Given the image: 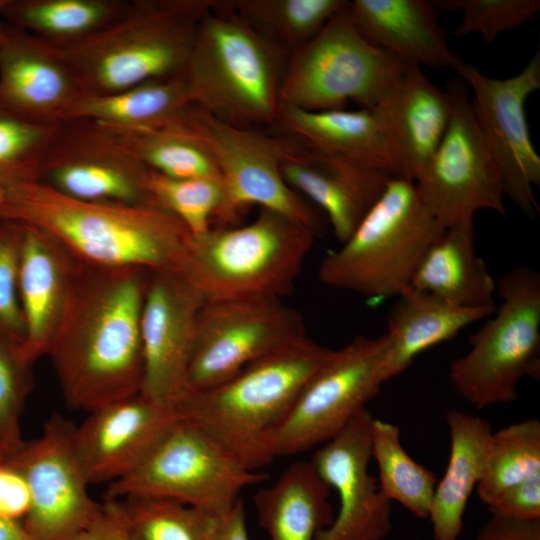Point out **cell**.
Instances as JSON below:
<instances>
[{"instance_id":"8","label":"cell","mask_w":540,"mask_h":540,"mask_svg":"<svg viewBox=\"0 0 540 540\" xmlns=\"http://www.w3.org/2000/svg\"><path fill=\"white\" fill-rule=\"evenodd\" d=\"M496 293L499 306L449 369L455 390L478 410L516 400L523 378L540 377V275L514 268L496 283Z\"/></svg>"},{"instance_id":"16","label":"cell","mask_w":540,"mask_h":540,"mask_svg":"<svg viewBox=\"0 0 540 540\" xmlns=\"http://www.w3.org/2000/svg\"><path fill=\"white\" fill-rule=\"evenodd\" d=\"M457 73L473 89L474 117L504 194L527 217H534L539 211L533 188L540 186V156L530 138L525 103L540 89L539 51L518 74L505 79L489 77L465 61Z\"/></svg>"},{"instance_id":"6","label":"cell","mask_w":540,"mask_h":540,"mask_svg":"<svg viewBox=\"0 0 540 540\" xmlns=\"http://www.w3.org/2000/svg\"><path fill=\"white\" fill-rule=\"evenodd\" d=\"M444 231L414 182L392 177L351 236L324 257L318 278L368 301L398 297L411 287L423 257Z\"/></svg>"},{"instance_id":"3","label":"cell","mask_w":540,"mask_h":540,"mask_svg":"<svg viewBox=\"0 0 540 540\" xmlns=\"http://www.w3.org/2000/svg\"><path fill=\"white\" fill-rule=\"evenodd\" d=\"M213 0H133L98 32L69 43L36 37L83 96L105 95L182 75L201 18Z\"/></svg>"},{"instance_id":"19","label":"cell","mask_w":540,"mask_h":540,"mask_svg":"<svg viewBox=\"0 0 540 540\" xmlns=\"http://www.w3.org/2000/svg\"><path fill=\"white\" fill-rule=\"evenodd\" d=\"M373 419L364 409L314 453L316 472L339 498L336 516L316 540H384L392 530V502L368 469Z\"/></svg>"},{"instance_id":"4","label":"cell","mask_w":540,"mask_h":540,"mask_svg":"<svg viewBox=\"0 0 540 540\" xmlns=\"http://www.w3.org/2000/svg\"><path fill=\"white\" fill-rule=\"evenodd\" d=\"M331 351L305 336L215 387L185 392L174 409L244 466L260 470L274 460L275 431Z\"/></svg>"},{"instance_id":"44","label":"cell","mask_w":540,"mask_h":540,"mask_svg":"<svg viewBox=\"0 0 540 540\" xmlns=\"http://www.w3.org/2000/svg\"><path fill=\"white\" fill-rule=\"evenodd\" d=\"M30 508V492L23 474L8 461L0 462V515L19 521Z\"/></svg>"},{"instance_id":"38","label":"cell","mask_w":540,"mask_h":540,"mask_svg":"<svg viewBox=\"0 0 540 540\" xmlns=\"http://www.w3.org/2000/svg\"><path fill=\"white\" fill-rule=\"evenodd\" d=\"M59 124L34 122L0 106V186L37 180L39 164Z\"/></svg>"},{"instance_id":"18","label":"cell","mask_w":540,"mask_h":540,"mask_svg":"<svg viewBox=\"0 0 540 540\" xmlns=\"http://www.w3.org/2000/svg\"><path fill=\"white\" fill-rule=\"evenodd\" d=\"M199 290L174 271L150 272L141 317L144 373L140 394L174 409L185 391Z\"/></svg>"},{"instance_id":"10","label":"cell","mask_w":540,"mask_h":540,"mask_svg":"<svg viewBox=\"0 0 540 540\" xmlns=\"http://www.w3.org/2000/svg\"><path fill=\"white\" fill-rule=\"evenodd\" d=\"M347 6L292 50L280 85V105L324 111L343 109L352 101L373 108L403 71L407 64L359 33Z\"/></svg>"},{"instance_id":"17","label":"cell","mask_w":540,"mask_h":540,"mask_svg":"<svg viewBox=\"0 0 540 540\" xmlns=\"http://www.w3.org/2000/svg\"><path fill=\"white\" fill-rule=\"evenodd\" d=\"M76 427L53 414L41 435L8 460L25 477L30 508L23 526L33 540H73L100 513L78 460Z\"/></svg>"},{"instance_id":"49","label":"cell","mask_w":540,"mask_h":540,"mask_svg":"<svg viewBox=\"0 0 540 540\" xmlns=\"http://www.w3.org/2000/svg\"><path fill=\"white\" fill-rule=\"evenodd\" d=\"M7 0H0V42L4 38L6 30H7V24L5 23L3 19V8L6 4Z\"/></svg>"},{"instance_id":"2","label":"cell","mask_w":540,"mask_h":540,"mask_svg":"<svg viewBox=\"0 0 540 540\" xmlns=\"http://www.w3.org/2000/svg\"><path fill=\"white\" fill-rule=\"evenodd\" d=\"M0 219L44 230L81 262L109 268L181 273L191 237L155 202L80 201L39 181L5 188Z\"/></svg>"},{"instance_id":"7","label":"cell","mask_w":540,"mask_h":540,"mask_svg":"<svg viewBox=\"0 0 540 540\" xmlns=\"http://www.w3.org/2000/svg\"><path fill=\"white\" fill-rule=\"evenodd\" d=\"M316 232L261 208L239 227L210 228L190 237L181 271L207 300L290 295Z\"/></svg>"},{"instance_id":"29","label":"cell","mask_w":540,"mask_h":540,"mask_svg":"<svg viewBox=\"0 0 540 540\" xmlns=\"http://www.w3.org/2000/svg\"><path fill=\"white\" fill-rule=\"evenodd\" d=\"M410 288L461 307L496 308V283L476 252L474 220L445 229L423 257Z\"/></svg>"},{"instance_id":"15","label":"cell","mask_w":540,"mask_h":540,"mask_svg":"<svg viewBox=\"0 0 540 540\" xmlns=\"http://www.w3.org/2000/svg\"><path fill=\"white\" fill-rule=\"evenodd\" d=\"M150 172L111 127L70 119L59 124L36 181L80 201L134 205L152 202Z\"/></svg>"},{"instance_id":"23","label":"cell","mask_w":540,"mask_h":540,"mask_svg":"<svg viewBox=\"0 0 540 540\" xmlns=\"http://www.w3.org/2000/svg\"><path fill=\"white\" fill-rule=\"evenodd\" d=\"M22 225L19 298L25 341L20 352L32 364L48 353L65 311L78 259L44 230Z\"/></svg>"},{"instance_id":"1","label":"cell","mask_w":540,"mask_h":540,"mask_svg":"<svg viewBox=\"0 0 540 540\" xmlns=\"http://www.w3.org/2000/svg\"><path fill=\"white\" fill-rule=\"evenodd\" d=\"M150 272L78 260L50 356L66 405L92 412L140 394L141 317Z\"/></svg>"},{"instance_id":"34","label":"cell","mask_w":540,"mask_h":540,"mask_svg":"<svg viewBox=\"0 0 540 540\" xmlns=\"http://www.w3.org/2000/svg\"><path fill=\"white\" fill-rule=\"evenodd\" d=\"M371 454L378 466L377 480L382 493L414 516L428 518L438 480L433 471L420 465L406 452L399 426L374 418Z\"/></svg>"},{"instance_id":"32","label":"cell","mask_w":540,"mask_h":540,"mask_svg":"<svg viewBox=\"0 0 540 540\" xmlns=\"http://www.w3.org/2000/svg\"><path fill=\"white\" fill-rule=\"evenodd\" d=\"M126 0H7L3 19L50 43H69L105 28L127 9Z\"/></svg>"},{"instance_id":"42","label":"cell","mask_w":540,"mask_h":540,"mask_svg":"<svg viewBox=\"0 0 540 540\" xmlns=\"http://www.w3.org/2000/svg\"><path fill=\"white\" fill-rule=\"evenodd\" d=\"M23 225L0 219V336L18 346L25 341L19 298V263Z\"/></svg>"},{"instance_id":"24","label":"cell","mask_w":540,"mask_h":540,"mask_svg":"<svg viewBox=\"0 0 540 540\" xmlns=\"http://www.w3.org/2000/svg\"><path fill=\"white\" fill-rule=\"evenodd\" d=\"M348 13L373 46L404 64L452 69L464 63L449 46L434 5L425 0H353Z\"/></svg>"},{"instance_id":"20","label":"cell","mask_w":540,"mask_h":540,"mask_svg":"<svg viewBox=\"0 0 540 540\" xmlns=\"http://www.w3.org/2000/svg\"><path fill=\"white\" fill-rule=\"evenodd\" d=\"M178 418L175 409L142 394L89 412L74 434L89 485L111 483L132 471Z\"/></svg>"},{"instance_id":"33","label":"cell","mask_w":540,"mask_h":540,"mask_svg":"<svg viewBox=\"0 0 540 540\" xmlns=\"http://www.w3.org/2000/svg\"><path fill=\"white\" fill-rule=\"evenodd\" d=\"M109 127L150 171L172 178L219 180L209 149L184 117L175 124L154 129Z\"/></svg>"},{"instance_id":"39","label":"cell","mask_w":540,"mask_h":540,"mask_svg":"<svg viewBox=\"0 0 540 540\" xmlns=\"http://www.w3.org/2000/svg\"><path fill=\"white\" fill-rule=\"evenodd\" d=\"M148 190L153 202L176 216L192 236L207 232L220 204V180L172 178L151 171Z\"/></svg>"},{"instance_id":"48","label":"cell","mask_w":540,"mask_h":540,"mask_svg":"<svg viewBox=\"0 0 540 540\" xmlns=\"http://www.w3.org/2000/svg\"><path fill=\"white\" fill-rule=\"evenodd\" d=\"M0 540H33L23 523L0 515Z\"/></svg>"},{"instance_id":"26","label":"cell","mask_w":540,"mask_h":540,"mask_svg":"<svg viewBox=\"0 0 540 540\" xmlns=\"http://www.w3.org/2000/svg\"><path fill=\"white\" fill-rule=\"evenodd\" d=\"M276 125L308 146L400 177L390 130L376 108L305 111L279 105Z\"/></svg>"},{"instance_id":"41","label":"cell","mask_w":540,"mask_h":540,"mask_svg":"<svg viewBox=\"0 0 540 540\" xmlns=\"http://www.w3.org/2000/svg\"><path fill=\"white\" fill-rule=\"evenodd\" d=\"M30 365L18 346L0 336V449L10 456L24 445L19 417L31 385Z\"/></svg>"},{"instance_id":"25","label":"cell","mask_w":540,"mask_h":540,"mask_svg":"<svg viewBox=\"0 0 540 540\" xmlns=\"http://www.w3.org/2000/svg\"><path fill=\"white\" fill-rule=\"evenodd\" d=\"M376 108L384 117L396 149L400 177L416 179L449 124L451 98L421 67L407 64Z\"/></svg>"},{"instance_id":"27","label":"cell","mask_w":540,"mask_h":540,"mask_svg":"<svg viewBox=\"0 0 540 540\" xmlns=\"http://www.w3.org/2000/svg\"><path fill=\"white\" fill-rule=\"evenodd\" d=\"M450 453L435 487L428 518L434 540H459L469 498L481 480L492 434L488 420L451 409L446 415Z\"/></svg>"},{"instance_id":"12","label":"cell","mask_w":540,"mask_h":540,"mask_svg":"<svg viewBox=\"0 0 540 540\" xmlns=\"http://www.w3.org/2000/svg\"><path fill=\"white\" fill-rule=\"evenodd\" d=\"M390 342L357 336L329 357L303 387L270 442L273 459L320 446L341 432L385 383Z\"/></svg>"},{"instance_id":"37","label":"cell","mask_w":540,"mask_h":540,"mask_svg":"<svg viewBox=\"0 0 540 540\" xmlns=\"http://www.w3.org/2000/svg\"><path fill=\"white\" fill-rule=\"evenodd\" d=\"M540 472V422L535 418L492 432L476 493L487 507L503 492Z\"/></svg>"},{"instance_id":"13","label":"cell","mask_w":540,"mask_h":540,"mask_svg":"<svg viewBox=\"0 0 540 540\" xmlns=\"http://www.w3.org/2000/svg\"><path fill=\"white\" fill-rule=\"evenodd\" d=\"M305 336L302 314L281 299L207 300L196 321L184 393L215 387Z\"/></svg>"},{"instance_id":"22","label":"cell","mask_w":540,"mask_h":540,"mask_svg":"<svg viewBox=\"0 0 540 540\" xmlns=\"http://www.w3.org/2000/svg\"><path fill=\"white\" fill-rule=\"evenodd\" d=\"M83 96L35 36L7 24L0 42V106L25 119L59 124Z\"/></svg>"},{"instance_id":"14","label":"cell","mask_w":540,"mask_h":540,"mask_svg":"<svg viewBox=\"0 0 540 540\" xmlns=\"http://www.w3.org/2000/svg\"><path fill=\"white\" fill-rule=\"evenodd\" d=\"M451 117L441 142L414 180L423 205L444 228L479 210L506 215L503 183L476 123L466 84H449Z\"/></svg>"},{"instance_id":"51","label":"cell","mask_w":540,"mask_h":540,"mask_svg":"<svg viewBox=\"0 0 540 540\" xmlns=\"http://www.w3.org/2000/svg\"><path fill=\"white\" fill-rule=\"evenodd\" d=\"M3 460H5V457H4L3 452L0 449V462H2Z\"/></svg>"},{"instance_id":"11","label":"cell","mask_w":540,"mask_h":540,"mask_svg":"<svg viewBox=\"0 0 540 540\" xmlns=\"http://www.w3.org/2000/svg\"><path fill=\"white\" fill-rule=\"evenodd\" d=\"M184 120L205 143L216 163L221 200L213 219L220 227L233 225L246 209L259 205L317 233V215L281 174L282 161L297 145L294 137L236 126L193 104Z\"/></svg>"},{"instance_id":"36","label":"cell","mask_w":540,"mask_h":540,"mask_svg":"<svg viewBox=\"0 0 540 540\" xmlns=\"http://www.w3.org/2000/svg\"><path fill=\"white\" fill-rule=\"evenodd\" d=\"M230 5L260 33L283 48L296 49L312 39L349 1L235 0Z\"/></svg>"},{"instance_id":"28","label":"cell","mask_w":540,"mask_h":540,"mask_svg":"<svg viewBox=\"0 0 540 540\" xmlns=\"http://www.w3.org/2000/svg\"><path fill=\"white\" fill-rule=\"evenodd\" d=\"M397 298L387 316L385 334L390 347L384 365L385 382L403 373L422 352L453 339L496 309L453 305L413 288Z\"/></svg>"},{"instance_id":"40","label":"cell","mask_w":540,"mask_h":540,"mask_svg":"<svg viewBox=\"0 0 540 540\" xmlns=\"http://www.w3.org/2000/svg\"><path fill=\"white\" fill-rule=\"evenodd\" d=\"M434 3L445 10L460 12L461 21L453 31L454 37L478 33L486 43L532 20L540 10L539 0H445Z\"/></svg>"},{"instance_id":"5","label":"cell","mask_w":540,"mask_h":540,"mask_svg":"<svg viewBox=\"0 0 540 540\" xmlns=\"http://www.w3.org/2000/svg\"><path fill=\"white\" fill-rule=\"evenodd\" d=\"M287 60L232 8L215 1L201 18L183 72L191 103L230 124H276Z\"/></svg>"},{"instance_id":"31","label":"cell","mask_w":540,"mask_h":540,"mask_svg":"<svg viewBox=\"0 0 540 540\" xmlns=\"http://www.w3.org/2000/svg\"><path fill=\"white\" fill-rule=\"evenodd\" d=\"M191 104L182 74L111 94L82 96L66 120L88 119L118 128L154 129L181 121Z\"/></svg>"},{"instance_id":"9","label":"cell","mask_w":540,"mask_h":540,"mask_svg":"<svg viewBox=\"0 0 540 540\" xmlns=\"http://www.w3.org/2000/svg\"><path fill=\"white\" fill-rule=\"evenodd\" d=\"M267 477L179 416L132 471L108 484L104 497L162 498L224 517L244 489Z\"/></svg>"},{"instance_id":"46","label":"cell","mask_w":540,"mask_h":540,"mask_svg":"<svg viewBox=\"0 0 540 540\" xmlns=\"http://www.w3.org/2000/svg\"><path fill=\"white\" fill-rule=\"evenodd\" d=\"M73 540H132L112 500H105L96 518Z\"/></svg>"},{"instance_id":"47","label":"cell","mask_w":540,"mask_h":540,"mask_svg":"<svg viewBox=\"0 0 540 540\" xmlns=\"http://www.w3.org/2000/svg\"><path fill=\"white\" fill-rule=\"evenodd\" d=\"M216 540H249L246 513L241 500L220 520Z\"/></svg>"},{"instance_id":"35","label":"cell","mask_w":540,"mask_h":540,"mask_svg":"<svg viewBox=\"0 0 540 540\" xmlns=\"http://www.w3.org/2000/svg\"><path fill=\"white\" fill-rule=\"evenodd\" d=\"M112 501L132 540H216L222 518L162 498Z\"/></svg>"},{"instance_id":"30","label":"cell","mask_w":540,"mask_h":540,"mask_svg":"<svg viewBox=\"0 0 540 540\" xmlns=\"http://www.w3.org/2000/svg\"><path fill=\"white\" fill-rule=\"evenodd\" d=\"M329 495L312 462L296 461L272 485L258 489L253 501L269 540H316L334 519Z\"/></svg>"},{"instance_id":"50","label":"cell","mask_w":540,"mask_h":540,"mask_svg":"<svg viewBox=\"0 0 540 540\" xmlns=\"http://www.w3.org/2000/svg\"><path fill=\"white\" fill-rule=\"evenodd\" d=\"M5 195V188L0 186V203L2 202Z\"/></svg>"},{"instance_id":"45","label":"cell","mask_w":540,"mask_h":540,"mask_svg":"<svg viewBox=\"0 0 540 540\" xmlns=\"http://www.w3.org/2000/svg\"><path fill=\"white\" fill-rule=\"evenodd\" d=\"M472 540H540V519L515 520L491 515Z\"/></svg>"},{"instance_id":"43","label":"cell","mask_w":540,"mask_h":540,"mask_svg":"<svg viewBox=\"0 0 540 540\" xmlns=\"http://www.w3.org/2000/svg\"><path fill=\"white\" fill-rule=\"evenodd\" d=\"M487 508L496 517L540 519V472L507 489Z\"/></svg>"},{"instance_id":"21","label":"cell","mask_w":540,"mask_h":540,"mask_svg":"<svg viewBox=\"0 0 540 540\" xmlns=\"http://www.w3.org/2000/svg\"><path fill=\"white\" fill-rule=\"evenodd\" d=\"M281 174L289 187L325 211L341 244L354 232L388 181L395 177L299 140L282 161Z\"/></svg>"}]
</instances>
